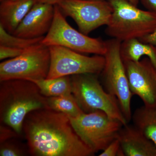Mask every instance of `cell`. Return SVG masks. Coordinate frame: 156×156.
<instances>
[{"mask_svg": "<svg viewBox=\"0 0 156 156\" xmlns=\"http://www.w3.org/2000/svg\"><path fill=\"white\" fill-rule=\"evenodd\" d=\"M23 134L32 156L95 154L78 136L68 116L51 109H41L29 113L23 122Z\"/></svg>", "mask_w": 156, "mask_h": 156, "instance_id": "1", "label": "cell"}, {"mask_svg": "<svg viewBox=\"0 0 156 156\" xmlns=\"http://www.w3.org/2000/svg\"><path fill=\"white\" fill-rule=\"evenodd\" d=\"M0 83L1 123L11 127L22 136L23 126L27 115L34 111L48 108L47 97L30 81L11 80Z\"/></svg>", "mask_w": 156, "mask_h": 156, "instance_id": "2", "label": "cell"}, {"mask_svg": "<svg viewBox=\"0 0 156 156\" xmlns=\"http://www.w3.org/2000/svg\"><path fill=\"white\" fill-rule=\"evenodd\" d=\"M113 12L105 33L122 42L140 39L156 27V14L138 9L128 0H108Z\"/></svg>", "mask_w": 156, "mask_h": 156, "instance_id": "3", "label": "cell"}, {"mask_svg": "<svg viewBox=\"0 0 156 156\" xmlns=\"http://www.w3.org/2000/svg\"><path fill=\"white\" fill-rule=\"evenodd\" d=\"M98 76L91 73L70 76L72 93L78 105L84 113L101 111L124 126L127 125L116 97L105 89Z\"/></svg>", "mask_w": 156, "mask_h": 156, "instance_id": "4", "label": "cell"}, {"mask_svg": "<svg viewBox=\"0 0 156 156\" xmlns=\"http://www.w3.org/2000/svg\"><path fill=\"white\" fill-rule=\"evenodd\" d=\"M105 63L101 73L105 89L116 97L127 122L132 118V92L129 86L124 62L121 56L122 42L112 38L105 41Z\"/></svg>", "mask_w": 156, "mask_h": 156, "instance_id": "5", "label": "cell"}, {"mask_svg": "<svg viewBox=\"0 0 156 156\" xmlns=\"http://www.w3.org/2000/svg\"><path fill=\"white\" fill-rule=\"evenodd\" d=\"M69 118L78 136L95 154L103 151L116 139L124 126L120 121L101 111L83 113L75 118Z\"/></svg>", "mask_w": 156, "mask_h": 156, "instance_id": "6", "label": "cell"}, {"mask_svg": "<svg viewBox=\"0 0 156 156\" xmlns=\"http://www.w3.org/2000/svg\"><path fill=\"white\" fill-rule=\"evenodd\" d=\"M41 43L46 46H59L79 53L104 56L106 44L100 38H92L76 30L69 25L56 5L54 16L49 32Z\"/></svg>", "mask_w": 156, "mask_h": 156, "instance_id": "7", "label": "cell"}, {"mask_svg": "<svg viewBox=\"0 0 156 156\" xmlns=\"http://www.w3.org/2000/svg\"><path fill=\"white\" fill-rule=\"evenodd\" d=\"M50 63L49 47L41 42L26 49L20 56L2 62L0 63V82L46 79Z\"/></svg>", "mask_w": 156, "mask_h": 156, "instance_id": "8", "label": "cell"}, {"mask_svg": "<svg viewBox=\"0 0 156 156\" xmlns=\"http://www.w3.org/2000/svg\"><path fill=\"white\" fill-rule=\"evenodd\" d=\"M49 48L50 63L47 79L85 73L99 75L103 69L105 63L104 56H86L59 46H50Z\"/></svg>", "mask_w": 156, "mask_h": 156, "instance_id": "9", "label": "cell"}, {"mask_svg": "<svg viewBox=\"0 0 156 156\" xmlns=\"http://www.w3.org/2000/svg\"><path fill=\"white\" fill-rule=\"evenodd\" d=\"M56 5L65 17H71L79 31L87 35L107 25L113 12L106 0H60Z\"/></svg>", "mask_w": 156, "mask_h": 156, "instance_id": "10", "label": "cell"}, {"mask_svg": "<svg viewBox=\"0 0 156 156\" xmlns=\"http://www.w3.org/2000/svg\"><path fill=\"white\" fill-rule=\"evenodd\" d=\"M124 62L133 95L138 96L144 105L156 106V68L147 57Z\"/></svg>", "mask_w": 156, "mask_h": 156, "instance_id": "11", "label": "cell"}, {"mask_svg": "<svg viewBox=\"0 0 156 156\" xmlns=\"http://www.w3.org/2000/svg\"><path fill=\"white\" fill-rule=\"evenodd\" d=\"M54 5L36 3L12 34L33 39L44 36L53 23Z\"/></svg>", "mask_w": 156, "mask_h": 156, "instance_id": "12", "label": "cell"}, {"mask_svg": "<svg viewBox=\"0 0 156 156\" xmlns=\"http://www.w3.org/2000/svg\"><path fill=\"white\" fill-rule=\"evenodd\" d=\"M125 156H156V146L133 126H123L118 133Z\"/></svg>", "mask_w": 156, "mask_h": 156, "instance_id": "13", "label": "cell"}, {"mask_svg": "<svg viewBox=\"0 0 156 156\" xmlns=\"http://www.w3.org/2000/svg\"><path fill=\"white\" fill-rule=\"evenodd\" d=\"M1 2L0 25L11 34L36 3L35 0H4Z\"/></svg>", "mask_w": 156, "mask_h": 156, "instance_id": "14", "label": "cell"}, {"mask_svg": "<svg viewBox=\"0 0 156 156\" xmlns=\"http://www.w3.org/2000/svg\"><path fill=\"white\" fill-rule=\"evenodd\" d=\"M121 56L123 61L137 62L146 56L156 68V46L143 43L138 39L122 42Z\"/></svg>", "mask_w": 156, "mask_h": 156, "instance_id": "15", "label": "cell"}, {"mask_svg": "<svg viewBox=\"0 0 156 156\" xmlns=\"http://www.w3.org/2000/svg\"><path fill=\"white\" fill-rule=\"evenodd\" d=\"M134 126L156 146V106L144 105L132 115Z\"/></svg>", "mask_w": 156, "mask_h": 156, "instance_id": "16", "label": "cell"}, {"mask_svg": "<svg viewBox=\"0 0 156 156\" xmlns=\"http://www.w3.org/2000/svg\"><path fill=\"white\" fill-rule=\"evenodd\" d=\"M30 81L36 84L42 95L45 97H56L72 94L70 76Z\"/></svg>", "mask_w": 156, "mask_h": 156, "instance_id": "17", "label": "cell"}, {"mask_svg": "<svg viewBox=\"0 0 156 156\" xmlns=\"http://www.w3.org/2000/svg\"><path fill=\"white\" fill-rule=\"evenodd\" d=\"M48 108L64 114L69 118H75L83 113L73 94L56 97H47Z\"/></svg>", "mask_w": 156, "mask_h": 156, "instance_id": "18", "label": "cell"}, {"mask_svg": "<svg viewBox=\"0 0 156 156\" xmlns=\"http://www.w3.org/2000/svg\"><path fill=\"white\" fill-rule=\"evenodd\" d=\"M44 37L28 39L16 36L9 33L0 25V45L26 49L41 43Z\"/></svg>", "mask_w": 156, "mask_h": 156, "instance_id": "19", "label": "cell"}, {"mask_svg": "<svg viewBox=\"0 0 156 156\" xmlns=\"http://www.w3.org/2000/svg\"><path fill=\"white\" fill-rule=\"evenodd\" d=\"M13 138L0 144V156H23L29 153L28 147Z\"/></svg>", "mask_w": 156, "mask_h": 156, "instance_id": "20", "label": "cell"}, {"mask_svg": "<svg viewBox=\"0 0 156 156\" xmlns=\"http://www.w3.org/2000/svg\"><path fill=\"white\" fill-rule=\"evenodd\" d=\"M99 156H125L121 148L119 140L117 138L110 143Z\"/></svg>", "mask_w": 156, "mask_h": 156, "instance_id": "21", "label": "cell"}, {"mask_svg": "<svg viewBox=\"0 0 156 156\" xmlns=\"http://www.w3.org/2000/svg\"><path fill=\"white\" fill-rule=\"evenodd\" d=\"M25 50L0 45V59L15 58L22 54Z\"/></svg>", "mask_w": 156, "mask_h": 156, "instance_id": "22", "label": "cell"}, {"mask_svg": "<svg viewBox=\"0 0 156 156\" xmlns=\"http://www.w3.org/2000/svg\"><path fill=\"white\" fill-rule=\"evenodd\" d=\"M21 136L11 127L1 123L0 126V144L9 140L19 138Z\"/></svg>", "mask_w": 156, "mask_h": 156, "instance_id": "23", "label": "cell"}, {"mask_svg": "<svg viewBox=\"0 0 156 156\" xmlns=\"http://www.w3.org/2000/svg\"><path fill=\"white\" fill-rule=\"evenodd\" d=\"M139 40L143 43L156 46V27L152 32L140 38Z\"/></svg>", "mask_w": 156, "mask_h": 156, "instance_id": "24", "label": "cell"}, {"mask_svg": "<svg viewBox=\"0 0 156 156\" xmlns=\"http://www.w3.org/2000/svg\"><path fill=\"white\" fill-rule=\"evenodd\" d=\"M143 5L149 11L156 14V0H139Z\"/></svg>", "mask_w": 156, "mask_h": 156, "instance_id": "25", "label": "cell"}, {"mask_svg": "<svg viewBox=\"0 0 156 156\" xmlns=\"http://www.w3.org/2000/svg\"><path fill=\"white\" fill-rule=\"evenodd\" d=\"M60 0H35L36 3H46L50 5H56Z\"/></svg>", "mask_w": 156, "mask_h": 156, "instance_id": "26", "label": "cell"}, {"mask_svg": "<svg viewBox=\"0 0 156 156\" xmlns=\"http://www.w3.org/2000/svg\"><path fill=\"white\" fill-rule=\"evenodd\" d=\"M129 2L133 4L134 5L137 6L139 3V0H128Z\"/></svg>", "mask_w": 156, "mask_h": 156, "instance_id": "27", "label": "cell"}, {"mask_svg": "<svg viewBox=\"0 0 156 156\" xmlns=\"http://www.w3.org/2000/svg\"><path fill=\"white\" fill-rule=\"evenodd\" d=\"M4 1V0H0V2H2V1Z\"/></svg>", "mask_w": 156, "mask_h": 156, "instance_id": "28", "label": "cell"}]
</instances>
